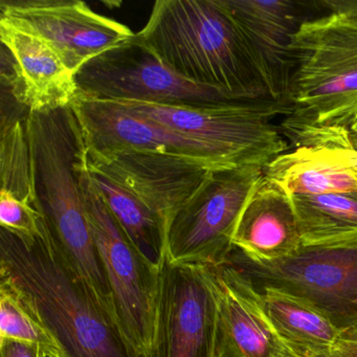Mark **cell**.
Listing matches in <instances>:
<instances>
[{
  "instance_id": "cell-30",
  "label": "cell",
  "mask_w": 357,
  "mask_h": 357,
  "mask_svg": "<svg viewBox=\"0 0 357 357\" xmlns=\"http://www.w3.org/2000/svg\"><path fill=\"white\" fill-rule=\"evenodd\" d=\"M308 357H338V356H335V355L331 354V353H330V354L311 355V356H308Z\"/></svg>"
},
{
  "instance_id": "cell-8",
  "label": "cell",
  "mask_w": 357,
  "mask_h": 357,
  "mask_svg": "<svg viewBox=\"0 0 357 357\" xmlns=\"http://www.w3.org/2000/svg\"><path fill=\"white\" fill-rule=\"evenodd\" d=\"M263 176L258 167L213 171L167 225L168 260L206 267L229 263L240 216Z\"/></svg>"
},
{
  "instance_id": "cell-9",
  "label": "cell",
  "mask_w": 357,
  "mask_h": 357,
  "mask_svg": "<svg viewBox=\"0 0 357 357\" xmlns=\"http://www.w3.org/2000/svg\"><path fill=\"white\" fill-rule=\"evenodd\" d=\"M76 78L80 95L104 101L160 105L229 101L181 78L135 38L85 64Z\"/></svg>"
},
{
  "instance_id": "cell-29",
  "label": "cell",
  "mask_w": 357,
  "mask_h": 357,
  "mask_svg": "<svg viewBox=\"0 0 357 357\" xmlns=\"http://www.w3.org/2000/svg\"><path fill=\"white\" fill-rule=\"evenodd\" d=\"M41 357H61L60 355L56 354V353L45 352L43 351V356Z\"/></svg>"
},
{
  "instance_id": "cell-18",
  "label": "cell",
  "mask_w": 357,
  "mask_h": 357,
  "mask_svg": "<svg viewBox=\"0 0 357 357\" xmlns=\"http://www.w3.org/2000/svg\"><path fill=\"white\" fill-rule=\"evenodd\" d=\"M233 244L255 262H271L302 246L291 197L263 176L240 216Z\"/></svg>"
},
{
  "instance_id": "cell-13",
  "label": "cell",
  "mask_w": 357,
  "mask_h": 357,
  "mask_svg": "<svg viewBox=\"0 0 357 357\" xmlns=\"http://www.w3.org/2000/svg\"><path fill=\"white\" fill-rule=\"evenodd\" d=\"M250 62L275 103L289 106L296 70L294 36L306 18L291 0H223Z\"/></svg>"
},
{
  "instance_id": "cell-7",
  "label": "cell",
  "mask_w": 357,
  "mask_h": 357,
  "mask_svg": "<svg viewBox=\"0 0 357 357\" xmlns=\"http://www.w3.org/2000/svg\"><path fill=\"white\" fill-rule=\"evenodd\" d=\"M229 262L259 291L273 288L301 298L340 332L357 328V242L301 246L271 262H255L235 248Z\"/></svg>"
},
{
  "instance_id": "cell-6",
  "label": "cell",
  "mask_w": 357,
  "mask_h": 357,
  "mask_svg": "<svg viewBox=\"0 0 357 357\" xmlns=\"http://www.w3.org/2000/svg\"><path fill=\"white\" fill-rule=\"evenodd\" d=\"M79 162L85 211L107 280L116 326L132 357H151L155 329L160 264L146 257L125 235Z\"/></svg>"
},
{
  "instance_id": "cell-20",
  "label": "cell",
  "mask_w": 357,
  "mask_h": 357,
  "mask_svg": "<svg viewBox=\"0 0 357 357\" xmlns=\"http://www.w3.org/2000/svg\"><path fill=\"white\" fill-rule=\"evenodd\" d=\"M84 162L93 189L99 194L125 235L146 257L160 264L166 248V227L162 219L132 194L91 168L87 162L86 151Z\"/></svg>"
},
{
  "instance_id": "cell-1",
  "label": "cell",
  "mask_w": 357,
  "mask_h": 357,
  "mask_svg": "<svg viewBox=\"0 0 357 357\" xmlns=\"http://www.w3.org/2000/svg\"><path fill=\"white\" fill-rule=\"evenodd\" d=\"M0 283L47 330L60 356L132 357L114 321L62 256L43 218L34 239L1 229Z\"/></svg>"
},
{
  "instance_id": "cell-19",
  "label": "cell",
  "mask_w": 357,
  "mask_h": 357,
  "mask_svg": "<svg viewBox=\"0 0 357 357\" xmlns=\"http://www.w3.org/2000/svg\"><path fill=\"white\" fill-rule=\"evenodd\" d=\"M260 292L273 327L301 357L332 352L342 332L325 315L291 294L273 288Z\"/></svg>"
},
{
  "instance_id": "cell-31",
  "label": "cell",
  "mask_w": 357,
  "mask_h": 357,
  "mask_svg": "<svg viewBox=\"0 0 357 357\" xmlns=\"http://www.w3.org/2000/svg\"><path fill=\"white\" fill-rule=\"evenodd\" d=\"M351 144H352L353 148H354V149L357 151V143H355V142H351Z\"/></svg>"
},
{
  "instance_id": "cell-5",
  "label": "cell",
  "mask_w": 357,
  "mask_h": 357,
  "mask_svg": "<svg viewBox=\"0 0 357 357\" xmlns=\"http://www.w3.org/2000/svg\"><path fill=\"white\" fill-rule=\"evenodd\" d=\"M114 103L204 144L231 169H264L288 150L281 130L275 128L271 120L278 114L287 116L289 106L271 100L218 101L193 105Z\"/></svg>"
},
{
  "instance_id": "cell-11",
  "label": "cell",
  "mask_w": 357,
  "mask_h": 357,
  "mask_svg": "<svg viewBox=\"0 0 357 357\" xmlns=\"http://www.w3.org/2000/svg\"><path fill=\"white\" fill-rule=\"evenodd\" d=\"M0 12L1 17L43 37L76 75L91 60L135 36L128 26L80 0H1Z\"/></svg>"
},
{
  "instance_id": "cell-14",
  "label": "cell",
  "mask_w": 357,
  "mask_h": 357,
  "mask_svg": "<svg viewBox=\"0 0 357 357\" xmlns=\"http://www.w3.org/2000/svg\"><path fill=\"white\" fill-rule=\"evenodd\" d=\"M3 86L29 112L72 107L80 96L76 74L43 37L0 16Z\"/></svg>"
},
{
  "instance_id": "cell-16",
  "label": "cell",
  "mask_w": 357,
  "mask_h": 357,
  "mask_svg": "<svg viewBox=\"0 0 357 357\" xmlns=\"http://www.w3.org/2000/svg\"><path fill=\"white\" fill-rule=\"evenodd\" d=\"M86 158L91 168L132 194L165 227L214 171L195 160L167 154L86 152Z\"/></svg>"
},
{
  "instance_id": "cell-17",
  "label": "cell",
  "mask_w": 357,
  "mask_h": 357,
  "mask_svg": "<svg viewBox=\"0 0 357 357\" xmlns=\"http://www.w3.org/2000/svg\"><path fill=\"white\" fill-rule=\"evenodd\" d=\"M264 176L290 197L357 195V151L351 141L301 146L269 162Z\"/></svg>"
},
{
  "instance_id": "cell-15",
  "label": "cell",
  "mask_w": 357,
  "mask_h": 357,
  "mask_svg": "<svg viewBox=\"0 0 357 357\" xmlns=\"http://www.w3.org/2000/svg\"><path fill=\"white\" fill-rule=\"evenodd\" d=\"M212 269L213 357H301L273 327L261 292L231 262Z\"/></svg>"
},
{
  "instance_id": "cell-27",
  "label": "cell",
  "mask_w": 357,
  "mask_h": 357,
  "mask_svg": "<svg viewBox=\"0 0 357 357\" xmlns=\"http://www.w3.org/2000/svg\"><path fill=\"white\" fill-rule=\"evenodd\" d=\"M331 354L338 357H357V328L342 332Z\"/></svg>"
},
{
  "instance_id": "cell-22",
  "label": "cell",
  "mask_w": 357,
  "mask_h": 357,
  "mask_svg": "<svg viewBox=\"0 0 357 357\" xmlns=\"http://www.w3.org/2000/svg\"><path fill=\"white\" fill-rule=\"evenodd\" d=\"M26 114V112L20 116L15 112H3L0 176L1 190L35 208L36 194L33 181L32 154L24 123Z\"/></svg>"
},
{
  "instance_id": "cell-10",
  "label": "cell",
  "mask_w": 357,
  "mask_h": 357,
  "mask_svg": "<svg viewBox=\"0 0 357 357\" xmlns=\"http://www.w3.org/2000/svg\"><path fill=\"white\" fill-rule=\"evenodd\" d=\"M214 290L211 267L160 262L151 357H213Z\"/></svg>"
},
{
  "instance_id": "cell-3",
  "label": "cell",
  "mask_w": 357,
  "mask_h": 357,
  "mask_svg": "<svg viewBox=\"0 0 357 357\" xmlns=\"http://www.w3.org/2000/svg\"><path fill=\"white\" fill-rule=\"evenodd\" d=\"M135 38L181 78L229 101L271 100L223 0H158Z\"/></svg>"
},
{
  "instance_id": "cell-12",
  "label": "cell",
  "mask_w": 357,
  "mask_h": 357,
  "mask_svg": "<svg viewBox=\"0 0 357 357\" xmlns=\"http://www.w3.org/2000/svg\"><path fill=\"white\" fill-rule=\"evenodd\" d=\"M72 109L89 154H167L195 160L214 171L231 169L204 144L127 112L114 102L80 95Z\"/></svg>"
},
{
  "instance_id": "cell-25",
  "label": "cell",
  "mask_w": 357,
  "mask_h": 357,
  "mask_svg": "<svg viewBox=\"0 0 357 357\" xmlns=\"http://www.w3.org/2000/svg\"><path fill=\"white\" fill-rule=\"evenodd\" d=\"M43 350L38 344L20 340H0V357H41Z\"/></svg>"
},
{
  "instance_id": "cell-23",
  "label": "cell",
  "mask_w": 357,
  "mask_h": 357,
  "mask_svg": "<svg viewBox=\"0 0 357 357\" xmlns=\"http://www.w3.org/2000/svg\"><path fill=\"white\" fill-rule=\"evenodd\" d=\"M3 340L38 344L45 352L60 355L53 338L33 317L15 292L0 283V340Z\"/></svg>"
},
{
  "instance_id": "cell-24",
  "label": "cell",
  "mask_w": 357,
  "mask_h": 357,
  "mask_svg": "<svg viewBox=\"0 0 357 357\" xmlns=\"http://www.w3.org/2000/svg\"><path fill=\"white\" fill-rule=\"evenodd\" d=\"M0 225L18 237L34 239L41 234L43 216L34 206L0 190Z\"/></svg>"
},
{
  "instance_id": "cell-28",
  "label": "cell",
  "mask_w": 357,
  "mask_h": 357,
  "mask_svg": "<svg viewBox=\"0 0 357 357\" xmlns=\"http://www.w3.org/2000/svg\"><path fill=\"white\" fill-rule=\"evenodd\" d=\"M349 135H350L351 142H355L357 143V121L354 123L350 130H349Z\"/></svg>"
},
{
  "instance_id": "cell-4",
  "label": "cell",
  "mask_w": 357,
  "mask_h": 357,
  "mask_svg": "<svg viewBox=\"0 0 357 357\" xmlns=\"http://www.w3.org/2000/svg\"><path fill=\"white\" fill-rule=\"evenodd\" d=\"M292 50L298 64L281 132L294 148L347 141L357 121V26L334 12L309 18Z\"/></svg>"
},
{
  "instance_id": "cell-2",
  "label": "cell",
  "mask_w": 357,
  "mask_h": 357,
  "mask_svg": "<svg viewBox=\"0 0 357 357\" xmlns=\"http://www.w3.org/2000/svg\"><path fill=\"white\" fill-rule=\"evenodd\" d=\"M24 123L32 154L35 208L70 268L116 325L112 292L85 211L79 174L83 139L74 112L72 107L28 112Z\"/></svg>"
},
{
  "instance_id": "cell-26",
  "label": "cell",
  "mask_w": 357,
  "mask_h": 357,
  "mask_svg": "<svg viewBox=\"0 0 357 357\" xmlns=\"http://www.w3.org/2000/svg\"><path fill=\"white\" fill-rule=\"evenodd\" d=\"M317 5L326 11L340 14L357 26V0H319Z\"/></svg>"
},
{
  "instance_id": "cell-21",
  "label": "cell",
  "mask_w": 357,
  "mask_h": 357,
  "mask_svg": "<svg viewBox=\"0 0 357 357\" xmlns=\"http://www.w3.org/2000/svg\"><path fill=\"white\" fill-rule=\"evenodd\" d=\"M302 246L357 242V195L292 196Z\"/></svg>"
}]
</instances>
